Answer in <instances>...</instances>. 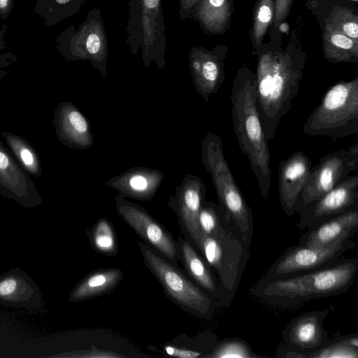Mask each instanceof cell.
<instances>
[{
	"instance_id": "obj_1",
	"label": "cell",
	"mask_w": 358,
	"mask_h": 358,
	"mask_svg": "<svg viewBox=\"0 0 358 358\" xmlns=\"http://www.w3.org/2000/svg\"><path fill=\"white\" fill-rule=\"evenodd\" d=\"M357 272L358 258H343L330 266L285 278H261L248 293L270 305L293 308L312 299L348 292Z\"/></svg>"
},
{
	"instance_id": "obj_2",
	"label": "cell",
	"mask_w": 358,
	"mask_h": 358,
	"mask_svg": "<svg viewBox=\"0 0 358 358\" xmlns=\"http://www.w3.org/2000/svg\"><path fill=\"white\" fill-rule=\"evenodd\" d=\"M231 117L238 146L248 158L261 196L268 199L271 185V155L257 102L255 76L246 71L235 78L230 95Z\"/></svg>"
},
{
	"instance_id": "obj_3",
	"label": "cell",
	"mask_w": 358,
	"mask_h": 358,
	"mask_svg": "<svg viewBox=\"0 0 358 358\" xmlns=\"http://www.w3.org/2000/svg\"><path fill=\"white\" fill-rule=\"evenodd\" d=\"M302 78L301 66L292 60L264 55L255 76L257 102L267 140H272L282 117L291 109Z\"/></svg>"
},
{
	"instance_id": "obj_4",
	"label": "cell",
	"mask_w": 358,
	"mask_h": 358,
	"mask_svg": "<svg viewBox=\"0 0 358 358\" xmlns=\"http://www.w3.org/2000/svg\"><path fill=\"white\" fill-rule=\"evenodd\" d=\"M201 162L210 175L218 205L229 221L247 239L253 235L252 212L237 185L225 159L219 135L208 131L201 141Z\"/></svg>"
},
{
	"instance_id": "obj_5",
	"label": "cell",
	"mask_w": 358,
	"mask_h": 358,
	"mask_svg": "<svg viewBox=\"0 0 358 358\" xmlns=\"http://www.w3.org/2000/svg\"><path fill=\"white\" fill-rule=\"evenodd\" d=\"M311 136L347 137L358 132V76L341 81L324 94L303 127Z\"/></svg>"
},
{
	"instance_id": "obj_6",
	"label": "cell",
	"mask_w": 358,
	"mask_h": 358,
	"mask_svg": "<svg viewBox=\"0 0 358 358\" xmlns=\"http://www.w3.org/2000/svg\"><path fill=\"white\" fill-rule=\"evenodd\" d=\"M251 242L233 224L201 238L199 252L216 275L224 305L230 303L236 294L250 255Z\"/></svg>"
},
{
	"instance_id": "obj_7",
	"label": "cell",
	"mask_w": 358,
	"mask_h": 358,
	"mask_svg": "<svg viewBox=\"0 0 358 358\" xmlns=\"http://www.w3.org/2000/svg\"><path fill=\"white\" fill-rule=\"evenodd\" d=\"M138 247L147 268L163 288L166 297L179 308L199 319L210 320L218 304L184 271L145 243Z\"/></svg>"
},
{
	"instance_id": "obj_8",
	"label": "cell",
	"mask_w": 358,
	"mask_h": 358,
	"mask_svg": "<svg viewBox=\"0 0 358 358\" xmlns=\"http://www.w3.org/2000/svg\"><path fill=\"white\" fill-rule=\"evenodd\" d=\"M165 29L162 0H130L126 43L132 54L141 51L145 67H164Z\"/></svg>"
},
{
	"instance_id": "obj_9",
	"label": "cell",
	"mask_w": 358,
	"mask_h": 358,
	"mask_svg": "<svg viewBox=\"0 0 358 358\" xmlns=\"http://www.w3.org/2000/svg\"><path fill=\"white\" fill-rule=\"evenodd\" d=\"M77 27L69 26L55 38L56 48L68 61L90 62L103 78L107 73L108 45L100 10L94 8Z\"/></svg>"
},
{
	"instance_id": "obj_10",
	"label": "cell",
	"mask_w": 358,
	"mask_h": 358,
	"mask_svg": "<svg viewBox=\"0 0 358 358\" xmlns=\"http://www.w3.org/2000/svg\"><path fill=\"white\" fill-rule=\"evenodd\" d=\"M352 238L341 239L326 247L312 248L296 245L288 248L268 268L264 280L285 278L330 266L355 248Z\"/></svg>"
},
{
	"instance_id": "obj_11",
	"label": "cell",
	"mask_w": 358,
	"mask_h": 358,
	"mask_svg": "<svg viewBox=\"0 0 358 358\" xmlns=\"http://www.w3.org/2000/svg\"><path fill=\"white\" fill-rule=\"evenodd\" d=\"M358 167V143L348 149L329 152L311 169L296 203L295 213L343 181Z\"/></svg>"
},
{
	"instance_id": "obj_12",
	"label": "cell",
	"mask_w": 358,
	"mask_h": 358,
	"mask_svg": "<svg viewBox=\"0 0 358 358\" xmlns=\"http://www.w3.org/2000/svg\"><path fill=\"white\" fill-rule=\"evenodd\" d=\"M115 203L119 215L144 243L178 266V243L173 235L145 208L123 195L117 194Z\"/></svg>"
},
{
	"instance_id": "obj_13",
	"label": "cell",
	"mask_w": 358,
	"mask_h": 358,
	"mask_svg": "<svg viewBox=\"0 0 358 358\" xmlns=\"http://www.w3.org/2000/svg\"><path fill=\"white\" fill-rule=\"evenodd\" d=\"M356 208H358V176H348L334 189L296 213L299 215L297 227L300 230L309 229Z\"/></svg>"
},
{
	"instance_id": "obj_14",
	"label": "cell",
	"mask_w": 358,
	"mask_h": 358,
	"mask_svg": "<svg viewBox=\"0 0 358 358\" xmlns=\"http://www.w3.org/2000/svg\"><path fill=\"white\" fill-rule=\"evenodd\" d=\"M206 185L200 178L187 174L168 201L169 207L178 217L182 236L198 251L202 238L198 225V216L206 201Z\"/></svg>"
},
{
	"instance_id": "obj_15",
	"label": "cell",
	"mask_w": 358,
	"mask_h": 358,
	"mask_svg": "<svg viewBox=\"0 0 358 358\" xmlns=\"http://www.w3.org/2000/svg\"><path fill=\"white\" fill-rule=\"evenodd\" d=\"M330 311V308L316 310L294 317L282 331L284 345L308 358L311 352L331 340L324 327V320Z\"/></svg>"
},
{
	"instance_id": "obj_16",
	"label": "cell",
	"mask_w": 358,
	"mask_h": 358,
	"mask_svg": "<svg viewBox=\"0 0 358 358\" xmlns=\"http://www.w3.org/2000/svg\"><path fill=\"white\" fill-rule=\"evenodd\" d=\"M0 194L26 208L35 207L42 202L29 174L1 143Z\"/></svg>"
},
{
	"instance_id": "obj_17",
	"label": "cell",
	"mask_w": 358,
	"mask_h": 358,
	"mask_svg": "<svg viewBox=\"0 0 358 358\" xmlns=\"http://www.w3.org/2000/svg\"><path fill=\"white\" fill-rule=\"evenodd\" d=\"M311 169V160L302 150L294 152L279 163V199L287 216L295 214L296 201L306 185Z\"/></svg>"
},
{
	"instance_id": "obj_18",
	"label": "cell",
	"mask_w": 358,
	"mask_h": 358,
	"mask_svg": "<svg viewBox=\"0 0 358 358\" xmlns=\"http://www.w3.org/2000/svg\"><path fill=\"white\" fill-rule=\"evenodd\" d=\"M52 122L57 138L65 146L87 150L93 145L90 122L73 102H60L53 111Z\"/></svg>"
},
{
	"instance_id": "obj_19",
	"label": "cell",
	"mask_w": 358,
	"mask_h": 358,
	"mask_svg": "<svg viewBox=\"0 0 358 358\" xmlns=\"http://www.w3.org/2000/svg\"><path fill=\"white\" fill-rule=\"evenodd\" d=\"M164 178V174L159 170L136 166L103 184L117 190L124 197L150 201L157 192Z\"/></svg>"
},
{
	"instance_id": "obj_20",
	"label": "cell",
	"mask_w": 358,
	"mask_h": 358,
	"mask_svg": "<svg viewBox=\"0 0 358 358\" xmlns=\"http://www.w3.org/2000/svg\"><path fill=\"white\" fill-rule=\"evenodd\" d=\"M177 243L183 271L219 306H224L216 275L200 252L182 235L178 236Z\"/></svg>"
},
{
	"instance_id": "obj_21",
	"label": "cell",
	"mask_w": 358,
	"mask_h": 358,
	"mask_svg": "<svg viewBox=\"0 0 358 358\" xmlns=\"http://www.w3.org/2000/svg\"><path fill=\"white\" fill-rule=\"evenodd\" d=\"M357 229L356 208L307 229L300 237L299 244L312 248L326 247L341 239L352 238Z\"/></svg>"
},
{
	"instance_id": "obj_22",
	"label": "cell",
	"mask_w": 358,
	"mask_h": 358,
	"mask_svg": "<svg viewBox=\"0 0 358 358\" xmlns=\"http://www.w3.org/2000/svg\"><path fill=\"white\" fill-rule=\"evenodd\" d=\"M189 69L197 93L208 102L218 92L224 75L221 63L213 55L192 48L188 55Z\"/></svg>"
},
{
	"instance_id": "obj_23",
	"label": "cell",
	"mask_w": 358,
	"mask_h": 358,
	"mask_svg": "<svg viewBox=\"0 0 358 358\" xmlns=\"http://www.w3.org/2000/svg\"><path fill=\"white\" fill-rule=\"evenodd\" d=\"M124 273L117 268L95 270L87 274L73 289L69 301L78 302L113 292L122 282Z\"/></svg>"
},
{
	"instance_id": "obj_24",
	"label": "cell",
	"mask_w": 358,
	"mask_h": 358,
	"mask_svg": "<svg viewBox=\"0 0 358 358\" xmlns=\"http://www.w3.org/2000/svg\"><path fill=\"white\" fill-rule=\"evenodd\" d=\"M35 291L38 289L34 282L22 272L10 271L0 278V303L5 305L28 307Z\"/></svg>"
},
{
	"instance_id": "obj_25",
	"label": "cell",
	"mask_w": 358,
	"mask_h": 358,
	"mask_svg": "<svg viewBox=\"0 0 358 358\" xmlns=\"http://www.w3.org/2000/svg\"><path fill=\"white\" fill-rule=\"evenodd\" d=\"M87 0H36L33 12L46 27H52L77 13Z\"/></svg>"
},
{
	"instance_id": "obj_26",
	"label": "cell",
	"mask_w": 358,
	"mask_h": 358,
	"mask_svg": "<svg viewBox=\"0 0 358 358\" xmlns=\"http://www.w3.org/2000/svg\"><path fill=\"white\" fill-rule=\"evenodd\" d=\"M20 165L29 174L39 177L42 173L40 157L35 148L24 138L9 131L1 133Z\"/></svg>"
},
{
	"instance_id": "obj_27",
	"label": "cell",
	"mask_w": 358,
	"mask_h": 358,
	"mask_svg": "<svg viewBox=\"0 0 358 358\" xmlns=\"http://www.w3.org/2000/svg\"><path fill=\"white\" fill-rule=\"evenodd\" d=\"M215 336L211 334H203L196 339L185 341H172L163 345L161 353L178 358L203 357L208 354L217 343Z\"/></svg>"
},
{
	"instance_id": "obj_28",
	"label": "cell",
	"mask_w": 358,
	"mask_h": 358,
	"mask_svg": "<svg viewBox=\"0 0 358 358\" xmlns=\"http://www.w3.org/2000/svg\"><path fill=\"white\" fill-rule=\"evenodd\" d=\"M92 248L97 252L113 257L118 251V241L113 223L106 218H100L86 231Z\"/></svg>"
},
{
	"instance_id": "obj_29",
	"label": "cell",
	"mask_w": 358,
	"mask_h": 358,
	"mask_svg": "<svg viewBox=\"0 0 358 358\" xmlns=\"http://www.w3.org/2000/svg\"><path fill=\"white\" fill-rule=\"evenodd\" d=\"M308 358H358V334L342 336L311 352Z\"/></svg>"
},
{
	"instance_id": "obj_30",
	"label": "cell",
	"mask_w": 358,
	"mask_h": 358,
	"mask_svg": "<svg viewBox=\"0 0 358 358\" xmlns=\"http://www.w3.org/2000/svg\"><path fill=\"white\" fill-rule=\"evenodd\" d=\"M231 224L218 204L213 201L203 202L198 216V225L202 237L217 234L227 230Z\"/></svg>"
},
{
	"instance_id": "obj_31",
	"label": "cell",
	"mask_w": 358,
	"mask_h": 358,
	"mask_svg": "<svg viewBox=\"0 0 358 358\" xmlns=\"http://www.w3.org/2000/svg\"><path fill=\"white\" fill-rule=\"evenodd\" d=\"M247 341L229 338L217 341L213 350L203 358H259Z\"/></svg>"
},
{
	"instance_id": "obj_32",
	"label": "cell",
	"mask_w": 358,
	"mask_h": 358,
	"mask_svg": "<svg viewBox=\"0 0 358 358\" xmlns=\"http://www.w3.org/2000/svg\"><path fill=\"white\" fill-rule=\"evenodd\" d=\"M8 25L3 24L0 28V51L7 48V43L4 36L7 31ZM17 60V55L11 51L0 53V68H7L11 66Z\"/></svg>"
},
{
	"instance_id": "obj_33",
	"label": "cell",
	"mask_w": 358,
	"mask_h": 358,
	"mask_svg": "<svg viewBox=\"0 0 358 358\" xmlns=\"http://www.w3.org/2000/svg\"><path fill=\"white\" fill-rule=\"evenodd\" d=\"M331 42L335 46L345 50H350L354 45L353 41L350 38L341 34L333 35Z\"/></svg>"
},
{
	"instance_id": "obj_34",
	"label": "cell",
	"mask_w": 358,
	"mask_h": 358,
	"mask_svg": "<svg viewBox=\"0 0 358 358\" xmlns=\"http://www.w3.org/2000/svg\"><path fill=\"white\" fill-rule=\"evenodd\" d=\"M199 1V0H180L179 14L181 20H185L191 15L193 11V8Z\"/></svg>"
},
{
	"instance_id": "obj_35",
	"label": "cell",
	"mask_w": 358,
	"mask_h": 358,
	"mask_svg": "<svg viewBox=\"0 0 358 358\" xmlns=\"http://www.w3.org/2000/svg\"><path fill=\"white\" fill-rule=\"evenodd\" d=\"M272 11L267 5H262L258 11L257 20L260 25L267 24L271 18Z\"/></svg>"
},
{
	"instance_id": "obj_36",
	"label": "cell",
	"mask_w": 358,
	"mask_h": 358,
	"mask_svg": "<svg viewBox=\"0 0 358 358\" xmlns=\"http://www.w3.org/2000/svg\"><path fill=\"white\" fill-rule=\"evenodd\" d=\"M15 6V0H0V17L7 20Z\"/></svg>"
},
{
	"instance_id": "obj_37",
	"label": "cell",
	"mask_w": 358,
	"mask_h": 358,
	"mask_svg": "<svg viewBox=\"0 0 358 358\" xmlns=\"http://www.w3.org/2000/svg\"><path fill=\"white\" fill-rule=\"evenodd\" d=\"M344 33L348 36L357 39L358 38V26L356 22L345 23L343 27Z\"/></svg>"
},
{
	"instance_id": "obj_38",
	"label": "cell",
	"mask_w": 358,
	"mask_h": 358,
	"mask_svg": "<svg viewBox=\"0 0 358 358\" xmlns=\"http://www.w3.org/2000/svg\"><path fill=\"white\" fill-rule=\"evenodd\" d=\"M224 1L225 0H208V3L205 2L203 5L208 6V7L207 8L201 6L199 9H198L197 13L203 12L213 8H218L224 4Z\"/></svg>"
},
{
	"instance_id": "obj_39",
	"label": "cell",
	"mask_w": 358,
	"mask_h": 358,
	"mask_svg": "<svg viewBox=\"0 0 358 358\" xmlns=\"http://www.w3.org/2000/svg\"><path fill=\"white\" fill-rule=\"evenodd\" d=\"M355 1H357V0H355Z\"/></svg>"
}]
</instances>
